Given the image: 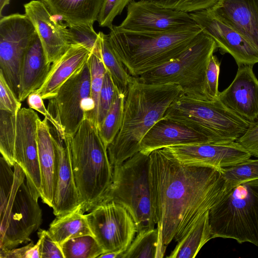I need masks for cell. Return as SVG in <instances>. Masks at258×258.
Listing matches in <instances>:
<instances>
[{
  "instance_id": "obj_1",
  "label": "cell",
  "mask_w": 258,
  "mask_h": 258,
  "mask_svg": "<svg viewBox=\"0 0 258 258\" xmlns=\"http://www.w3.org/2000/svg\"><path fill=\"white\" fill-rule=\"evenodd\" d=\"M149 157L158 258H162L168 244L183 238L226 190L221 168L182 163L165 148Z\"/></svg>"
},
{
  "instance_id": "obj_2",
  "label": "cell",
  "mask_w": 258,
  "mask_h": 258,
  "mask_svg": "<svg viewBox=\"0 0 258 258\" xmlns=\"http://www.w3.org/2000/svg\"><path fill=\"white\" fill-rule=\"evenodd\" d=\"M133 78L126 95L121 128L107 148L113 168L140 151L143 137L182 93L176 84H145Z\"/></svg>"
},
{
  "instance_id": "obj_3",
  "label": "cell",
  "mask_w": 258,
  "mask_h": 258,
  "mask_svg": "<svg viewBox=\"0 0 258 258\" xmlns=\"http://www.w3.org/2000/svg\"><path fill=\"white\" fill-rule=\"evenodd\" d=\"M108 35L111 47L133 77L175 58L195 41L202 31L198 25L181 31L147 33L124 30L113 25Z\"/></svg>"
},
{
  "instance_id": "obj_4",
  "label": "cell",
  "mask_w": 258,
  "mask_h": 258,
  "mask_svg": "<svg viewBox=\"0 0 258 258\" xmlns=\"http://www.w3.org/2000/svg\"><path fill=\"white\" fill-rule=\"evenodd\" d=\"M68 144L82 210L90 211L101 202L112 179L107 148L97 126L85 119L77 132L63 139Z\"/></svg>"
},
{
  "instance_id": "obj_5",
  "label": "cell",
  "mask_w": 258,
  "mask_h": 258,
  "mask_svg": "<svg viewBox=\"0 0 258 258\" xmlns=\"http://www.w3.org/2000/svg\"><path fill=\"white\" fill-rule=\"evenodd\" d=\"M163 118L201 134L213 143L236 141L251 123L228 108L218 99H195L182 93L171 102Z\"/></svg>"
},
{
  "instance_id": "obj_6",
  "label": "cell",
  "mask_w": 258,
  "mask_h": 258,
  "mask_svg": "<svg viewBox=\"0 0 258 258\" xmlns=\"http://www.w3.org/2000/svg\"><path fill=\"white\" fill-rule=\"evenodd\" d=\"M111 201L127 210L138 233L155 228L149 155L139 151L113 168L111 182L101 202Z\"/></svg>"
},
{
  "instance_id": "obj_7",
  "label": "cell",
  "mask_w": 258,
  "mask_h": 258,
  "mask_svg": "<svg viewBox=\"0 0 258 258\" xmlns=\"http://www.w3.org/2000/svg\"><path fill=\"white\" fill-rule=\"evenodd\" d=\"M212 238L235 239L258 246V179L227 191L209 211Z\"/></svg>"
},
{
  "instance_id": "obj_8",
  "label": "cell",
  "mask_w": 258,
  "mask_h": 258,
  "mask_svg": "<svg viewBox=\"0 0 258 258\" xmlns=\"http://www.w3.org/2000/svg\"><path fill=\"white\" fill-rule=\"evenodd\" d=\"M217 48L215 41L202 31L192 44L178 56L135 78L145 84H176L185 95L210 100L205 92L206 71Z\"/></svg>"
},
{
  "instance_id": "obj_9",
  "label": "cell",
  "mask_w": 258,
  "mask_h": 258,
  "mask_svg": "<svg viewBox=\"0 0 258 258\" xmlns=\"http://www.w3.org/2000/svg\"><path fill=\"white\" fill-rule=\"evenodd\" d=\"M86 216L92 233L105 252H117L122 255L138 232L127 210L112 201L99 203Z\"/></svg>"
},
{
  "instance_id": "obj_10",
  "label": "cell",
  "mask_w": 258,
  "mask_h": 258,
  "mask_svg": "<svg viewBox=\"0 0 258 258\" xmlns=\"http://www.w3.org/2000/svg\"><path fill=\"white\" fill-rule=\"evenodd\" d=\"M36 31L25 14L0 17V71L18 97L21 67Z\"/></svg>"
},
{
  "instance_id": "obj_11",
  "label": "cell",
  "mask_w": 258,
  "mask_h": 258,
  "mask_svg": "<svg viewBox=\"0 0 258 258\" xmlns=\"http://www.w3.org/2000/svg\"><path fill=\"white\" fill-rule=\"evenodd\" d=\"M90 96V71L87 62L49 100L47 109L61 126L64 137L74 135L85 119L83 106Z\"/></svg>"
},
{
  "instance_id": "obj_12",
  "label": "cell",
  "mask_w": 258,
  "mask_h": 258,
  "mask_svg": "<svg viewBox=\"0 0 258 258\" xmlns=\"http://www.w3.org/2000/svg\"><path fill=\"white\" fill-rule=\"evenodd\" d=\"M197 25L189 13L149 1L132 0L127 6L125 18L118 26L134 32L165 33L181 31Z\"/></svg>"
},
{
  "instance_id": "obj_13",
  "label": "cell",
  "mask_w": 258,
  "mask_h": 258,
  "mask_svg": "<svg viewBox=\"0 0 258 258\" xmlns=\"http://www.w3.org/2000/svg\"><path fill=\"white\" fill-rule=\"evenodd\" d=\"M39 119L33 109L21 108L16 114L14 138L15 162L24 172L27 184L37 200L41 196L37 140Z\"/></svg>"
},
{
  "instance_id": "obj_14",
  "label": "cell",
  "mask_w": 258,
  "mask_h": 258,
  "mask_svg": "<svg viewBox=\"0 0 258 258\" xmlns=\"http://www.w3.org/2000/svg\"><path fill=\"white\" fill-rule=\"evenodd\" d=\"M25 180L21 184L10 214L0 228V249H11L31 241L42 223V212Z\"/></svg>"
},
{
  "instance_id": "obj_15",
  "label": "cell",
  "mask_w": 258,
  "mask_h": 258,
  "mask_svg": "<svg viewBox=\"0 0 258 258\" xmlns=\"http://www.w3.org/2000/svg\"><path fill=\"white\" fill-rule=\"evenodd\" d=\"M189 14L203 32L215 41L223 53H228L233 56L238 66L258 63V49L208 9Z\"/></svg>"
},
{
  "instance_id": "obj_16",
  "label": "cell",
  "mask_w": 258,
  "mask_h": 258,
  "mask_svg": "<svg viewBox=\"0 0 258 258\" xmlns=\"http://www.w3.org/2000/svg\"><path fill=\"white\" fill-rule=\"evenodd\" d=\"M166 148L180 162L223 168L250 158V154L237 142L204 143Z\"/></svg>"
},
{
  "instance_id": "obj_17",
  "label": "cell",
  "mask_w": 258,
  "mask_h": 258,
  "mask_svg": "<svg viewBox=\"0 0 258 258\" xmlns=\"http://www.w3.org/2000/svg\"><path fill=\"white\" fill-rule=\"evenodd\" d=\"M24 8L40 40L47 61L52 64L72 45L68 27L57 20L40 0H32Z\"/></svg>"
},
{
  "instance_id": "obj_18",
  "label": "cell",
  "mask_w": 258,
  "mask_h": 258,
  "mask_svg": "<svg viewBox=\"0 0 258 258\" xmlns=\"http://www.w3.org/2000/svg\"><path fill=\"white\" fill-rule=\"evenodd\" d=\"M253 66H238L234 80L219 92L218 98L228 108L250 122L258 119V80Z\"/></svg>"
},
{
  "instance_id": "obj_19",
  "label": "cell",
  "mask_w": 258,
  "mask_h": 258,
  "mask_svg": "<svg viewBox=\"0 0 258 258\" xmlns=\"http://www.w3.org/2000/svg\"><path fill=\"white\" fill-rule=\"evenodd\" d=\"M54 137L58 156V172L52 207L55 216L67 214L81 204L80 196L73 172L69 146L53 127Z\"/></svg>"
},
{
  "instance_id": "obj_20",
  "label": "cell",
  "mask_w": 258,
  "mask_h": 258,
  "mask_svg": "<svg viewBox=\"0 0 258 258\" xmlns=\"http://www.w3.org/2000/svg\"><path fill=\"white\" fill-rule=\"evenodd\" d=\"M208 9L258 49V0H217Z\"/></svg>"
},
{
  "instance_id": "obj_21",
  "label": "cell",
  "mask_w": 258,
  "mask_h": 258,
  "mask_svg": "<svg viewBox=\"0 0 258 258\" xmlns=\"http://www.w3.org/2000/svg\"><path fill=\"white\" fill-rule=\"evenodd\" d=\"M213 143L204 135L184 125L165 118L158 120L146 133L140 144L141 152L152 151L170 146Z\"/></svg>"
},
{
  "instance_id": "obj_22",
  "label": "cell",
  "mask_w": 258,
  "mask_h": 258,
  "mask_svg": "<svg viewBox=\"0 0 258 258\" xmlns=\"http://www.w3.org/2000/svg\"><path fill=\"white\" fill-rule=\"evenodd\" d=\"M37 140L41 178V198L44 203L52 208L56 186L58 161L54 137L45 118L38 121Z\"/></svg>"
},
{
  "instance_id": "obj_23",
  "label": "cell",
  "mask_w": 258,
  "mask_h": 258,
  "mask_svg": "<svg viewBox=\"0 0 258 258\" xmlns=\"http://www.w3.org/2000/svg\"><path fill=\"white\" fill-rule=\"evenodd\" d=\"M91 52L84 45H71L62 55L51 64L43 84L35 92L39 94L43 100L53 98L64 82L82 70L88 62Z\"/></svg>"
},
{
  "instance_id": "obj_24",
  "label": "cell",
  "mask_w": 258,
  "mask_h": 258,
  "mask_svg": "<svg viewBox=\"0 0 258 258\" xmlns=\"http://www.w3.org/2000/svg\"><path fill=\"white\" fill-rule=\"evenodd\" d=\"M51 66L47 61L36 32L27 48L21 67L18 96L20 102L24 101L31 93L41 87Z\"/></svg>"
},
{
  "instance_id": "obj_25",
  "label": "cell",
  "mask_w": 258,
  "mask_h": 258,
  "mask_svg": "<svg viewBox=\"0 0 258 258\" xmlns=\"http://www.w3.org/2000/svg\"><path fill=\"white\" fill-rule=\"evenodd\" d=\"M50 12L68 27L93 25L104 0H40Z\"/></svg>"
},
{
  "instance_id": "obj_26",
  "label": "cell",
  "mask_w": 258,
  "mask_h": 258,
  "mask_svg": "<svg viewBox=\"0 0 258 258\" xmlns=\"http://www.w3.org/2000/svg\"><path fill=\"white\" fill-rule=\"evenodd\" d=\"M48 232L60 246L67 240L81 236H94L82 205L67 214L56 216L49 225Z\"/></svg>"
},
{
  "instance_id": "obj_27",
  "label": "cell",
  "mask_w": 258,
  "mask_h": 258,
  "mask_svg": "<svg viewBox=\"0 0 258 258\" xmlns=\"http://www.w3.org/2000/svg\"><path fill=\"white\" fill-rule=\"evenodd\" d=\"M209 211H206L196 224L179 241L169 258H194L202 247L212 237Z\"/></svg>"
},
{
  "instance_id": "obj_28",
  "label": "cell",
  "mask_w": 258,
  "mask_h": 258,
  "mask_svg": "<svg viewBox=\"0 0 258 258\" xmlns=\"http://www.w3.org/2000/svg\"><path fill=\"white\" fill-rule=\"evenodd\" d=\"M98 34L101 56L106 71L110 75L118 90L126 94L134 78L128 73L114 54L109 41L108 35L101 31Z\"/></svg>"
},
{
  "instance_id": "obj_29",
  "label": "cell",
  "mask_w": 258,
  "mask_h": 258,
  "mask_svg": "<svg viewBox=\"0 0 258 258\" xmlns=\"http://www.w3.org/2000/svg\"><path fill=\"white\" fill-rule=\"evenodd\" d=\"M88 62L90 71V99L92 110L85 119L90 120L97 126L100 93L106 71L101 56L99 36L96 46L91 52Z\"/></svg>"
},
{
  "instance_id": "obj_30",
  "label": "cell",
  "mask_w": 258,
  "mask_h": 258,
  "mask_svg": "<svg viewBox=\"0 0 258 258\" xmlns=\"http://www.w3.org/2000/svg\"><path fill=\"white\" fill-rule=\"evenodd\" d=\"M126 95L120 92L116 87L114 102L103 120L97 127L100 136L107 148L121 128Z\"/></svg>"
},
{
  "instance_id": "obj_31",
  "label": "cell",
  "mask_w": 258,
  "mask_h": 258,
  "mask_svg": "<svg viewBox=\"0 0 258 258\" xmlns=\"http://www.w3.org/2000/svg\"><path fill=\"white\" fill-rule=\"evenodd\" d=\"M158 245L157 228L138 233L121 258H158Z\"/></svg>"
},
{
  "instance_id": "obj_32",
  "label": "cell",
  "mask_w": 258,
  "mask_h": 258,
  "mask_svg": "<svg viewBox=\"0 0 258 258\" xmlns=\"http://www.w3.org/2000/svg\"><path fill=\"white\" fill-rule=\"evenodd\" d=\"M60 247L64 258H95L105 252L95 237L90 235L70 239Z\"/></svg>"
},
{
  "instance_id": "obj_33",
  "label": "cell",
  "mask_w": 258,
  "mask_h": 258,
  "mask_svg": "<svg viewBox=\"0 0 258 258\" xmlns=\"http://www.w3.org/2000/svg\"><path fill=\"white\" fill-rule=\"evenodd\" d=\"M226 192L245 182L258 179V159L250 158L221 168Z\"/></svg>"
},
{
  "instance_id": "obj_34",
  "label": "cell",
  "mask_w": 258,
  "mask_h": 258,
  "mask_svg": "<svg viewBox=\"0 0 258 258\" xmlns=\"http://www.w3.org/2000/svg\"><path fill=\"white\" fill-rule=\"evenodd\" d=\"M16 114L0 110V152L8 164H15L14 138Z\"/></svg>"
},
{
  "instance_id": "obj_35",
  "label": "cell",
  "mask_w": 258,
  "mask_h": 258,
  "mask_svg": "<svg viewBox=\"0 0 258 258\" xmlns=\"http://www.w3.org/2000/svg\"><path fill=\"white\" fill-rule=\"evenodd\" d=\"M152 2L160 6L188 13L207 9L217 0H142Z\"/></svg>"
},
{
  "instance_id": "obj_36",
  "label": "cell",
  "mask_w": 258,
  "mask_h": 258,
  "mask_svg": "<svg viewBox=\"0 0 258 258\" xmlns=\"http://www.w3.org/2000/svg\"><path fill=\"white\" fill-rule=\"evenodd\" d=\"M116 87L109 73L106 71L100 93L97 127L102 122L110 109L115 98Z\"/></svg>"
},
{
  "instance_id": "obj_37",
  "label": "cell",
  "mask_w": 258,
  "mask_h": 258,
  "mask_svg": "<svg viewBox=\"0 0 258 258\" xmlns=\"http://www.w3.org/2000/svg\"><path fill=\"white\" fill-rule=\"evenodd\" d=\"M71 45H84L91 52L95 48L99 34L93 25H75L68 27Z\"/></svg>"
},
{
  "instance_id": "obj_38",
  "label": "cell",
  "mask_w": 258,
  "mask_h": 258,
  "mask_svg": "<svg viewBox=\"0 0 258 258\" xmlns=\"http://www.w3.org/2000/svg\"><path fill=\"white\" fill-rule=\"evenodd\" d=\"M132 0H104L97 20L99 26L110 28L114 18Z\"/></svg>"
},
{
  "instance_id": "obj_39",
  "label": "cell",
  "mask_w": 258,
  "mask_h": 258,
  "mask_svg": "<svg viewBox=\"0 0 258 258\" xmlns=\"http://www.w3.org/2000/svg\"><path fill=\"white\" fill-rule=\"evenodd\" d=\"M220 67V62L217 57L213 54L207 65L205 78V92L210 100H215L218 98Z\"/></svg>"
},
{
  "instance_id": "obj_40",
  "label": "cell",
  "mask_w": 258,
  "mask_h": 258,
  "mask_svg": "<svg viewBox=\"0 0 258 258\" xmlns=\"http://www.w3.org/2000/svg\"><path fill=\"white\" fill-rule=\"evenodd\" d=\"M21 102L0 71V110L17 114L21 108Z\"/></svg>"
},
{
  "instance_id": "obj_41",
  "label": "cell",
  "mask_w": 258,
  "mask_h": 258,
  "mask_svg": "<svg viewBox=\"0 0 258 258\" xmlns=\"http://www.w3.org/2000/svg\"><path fill=\"white\" fill-rule=\"evenodd\" d=\"M40 258H64L61 247L51 237L47 230L37 232Z\"/></svg>"
},
{
  "instance_id": "obj_42",
  "label": "cell",
  "mask_w": 258,
  "mask_h": 258,
  "mask_svg": "<svg viewBox=\"0 0 258 258\" xmlns=\"http://www.w3.org/2000/svg\"><path fill=\"white\" fill-rule=\"evenodd\" d=\"M236 142L251 156L258 157V119L251 123L245 133Z\"/></svg>"
},
{
  "instance_id": "obj_43",
  "label": "cell",
  "mask_w": 258,
  "mask_h": 258,
  "mask_svg": "<svg viewBox=\"0 0 258 258\" xmlns=\"http://www.w3.org/2000/svg\"><path fill=\"white\" fill-rule=\"evenodd\" d=\"M43 100L41 96L35 92L31 93L27 98L29 108L36 110L44 115L45 118L50 122L59 133L62 139H63L64 134L61 126L45 107Z\"/></svg>"
},
{
  "instance_id": "obj_44",
  "label": "cell",
  "mask_w": 258,
  "mask_h": 258,
  "mask_svg": "<svg viewBox=\"0 0 258 258\" xmlns=\"http://www.w3.org/2000/svg\"><path fill=\"white\" fill-rule=\"evenodd\" d=\"M33 241L26 246L11 249H0V258H27L29 250L34 245Z\"/></svg>"
},
{
  "instance_id": "obj_45",
  "label": "cell",
  "mask_w": 258,
  "mask_h": 258,
  "mask_svg": "<svg viewBox=\"0 0 258 258\" xmlns=\"http://www.w3.org/2000/svg\"><path fill=\"white\" fill-rule=\"evenodd\" d=\"M27 258H40L39 251V242L38 240L37 243L34 244L29 250L27 254Z\"/></svg>"
},
{
  "instance_id": "obj_46",
  "label": "cell",
  "mask_w": 258,
  "mask_h": 258,
  "mask_svg": "<svg viewBox=\"0 0 258 258\" xmlns=\"http://www.w3.org/2000/svg\"><path fill=\"white\" fill-rule=\"evenodd\" d=\"M11 0H0V17L2 16V12L4 8L8 5Z\"/></svg>"
}]
</instances>
